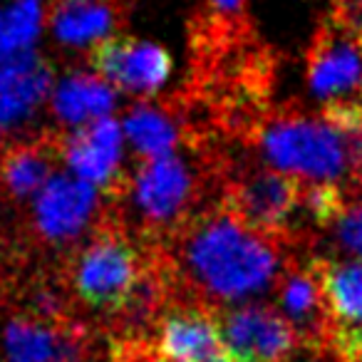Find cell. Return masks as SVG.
I'll return each mask as SVG.
<instances>
[{"label": "cell", "mask_w": 362, "mask_h": 362, "mask_svg": "<svg viewBox=\"0 0 362 362\" xmlns=\"http://www.w3.org/2000/svg\"><path fill=\"white\" fill-rule=\"evenodd\" d=\"M3 362H90V332L72 320L16 315L0 332Z\"/></svg>", "instance_id": "ba28073f"}, {"label": "cell", "mask_w": 362, "mask_h": 362, "mask_svg": "<svg viewBox=\"0 0 362 362\" xmlns=\"http://www.w3.org/2000/svg\"><path fill=\"white\" fill-rule=\"evenodd\" d=\"M117 102L115 87L90 72H72L52 85L50 107L57 122L70 127H85L112 112Z\"/></svg>", "instance_id": "2e32d148"}, {"label": "cell", "mask_w": 362, "mask_h": 362, "mask_svg": "<svg viewBox=\"0 0 362 362\" xmlns=\"http://www.w3.org/2000/svg\"><path fill=\"white\" fill-rule=\"evenodd\" d=\"M45 21L47 0H8L0 8V62L30 52Z\"/></svg>", "instance_id": "d6986e66"}, {"label": "cell", "mask_w": 362, "mask_h": 362, "mask_svg": "<svg viewBox=\"0 0 362 362\" xmlns=\"http://www.w3.org/2000/svg\"><path fill=\"white\" fill-rule=\"evenodd\" d=\"M308 362H342V360L332 350H320V352H310V360Z\"/></svg>", "instance_id": "603a6c76"}, {"label": "cell", "mask_w": 362, "mask_h": 362, "mask_svg": "<svg viewBox=\"0 0 362 362\" xmlns=\"http://www.w3.org/2000/svg\"><path fill=\"white\" fill-rule=\"evenodd\" d=\"M214 315L228 362H288L300 347L286 317L261 303L218 308Z\"/></svg>", "instance_id": "8992f818"}, {"label": "cell", "mask_w": 362, "mask_h": 362, "mask_svg": "<svg viewBox=\"0 0 362 362\" xmlns=\"http://www.w3.org/2000/svg\"><path fill=\"white\" fill-rule=\"evenodd\" d=\"M52 70L37 52H21L0 62V124L18 127L50 100Z\"/></svg>", "instance_id": "5bb4252c"}, {"label": "cell", "mask_w": 362, "mask_h": 362, "mask_svg": "<svg viewBox=\"0 0 362 362\" xmlns=\"http://www.w3.org/2000/svg\"><path fill=\"white\" fill-rule=\"evenodd\" d=\"M327 313V347L362 362V258H313Z\"/></svg>", "instance_id": "52a82bcc"}, {"label": "cell", "mask_w": 362, "mask_h": 362, "mask_svg": "<svg viewBox=\"0 0 362 362\" xmlns=\"http://www.w3.org/2000/svg\"><path fill=\"white\" fill-rule=\"evenodd\" d=\"M276 286L281 315L298 335L300 347H305L308 352L330 350L327 347V313L313 258L288 261Z\"/></svg>", "instance_id": "7c38bea8"}, {"label": "cell", "mask_w": 362, "mask_h": 362, "mask_svg": "<svg viewBox=\"0 0 362 362\" xmlns=\"http://www.w3.org/2000/svg\"><path fill=\"white\" fill-rule=\"evenodd\" d=\"M60 156L77 179L87 181L107 197L124 181L122 174V127L112 117H102L85 127L60 134Z\"/></svg>", "instance_id": "8fae6325"}, {"label": "cell", "mask_w": 362, "mask_h": 362, "mask_svg": "<svg viewBox=\"0 0 362 362\" xmlns=\"http://www.w3.org/2000/svg\"><path fill=\"white\" fill-rule=\"evenodd\" d=\"M52 35L62 45H92L117 25L115 0H55L47 8Z\"/></svg>", "instance_id": "e0dca14e"}, {"label": "cell", "mask_w": 362, "mask_h": 362, "mask_svg": "<svg viewBox=\"0 0 362 362\" xmlns=\"http://www.w3.org/2000/svg\"><path fill=\"white\" fill-rule=\"evenodd\" d=\"M206 3L221 18H233L236 13H241V8H243V0H206Z\"/></svg>", "instance_id": "7402d4cb"}, {"label": "cell", "mask_w": 362, "mask_h": 362, "mask_svg": "<svg viewBox=\"0 0 362 362\" xmlns=\"http://www.w3.org/2000/svg\"><path fill=\"white\" fill-rule=\"evenodd\" d=\"M3 132H6V127H3V124H0V136H3Z\"/></svg>", "instance_id": "cb8c5ba5"}, {"label": "cell", "mask_w": 362, "mask_h": 362, "mask_svg": "<svg viewBox=\"0 0 362 362\" xmlns=\"http://www.w3.org/2000/svg\"><path fill=\"white\" fill-rule=\"evenodd\" d=\"M330 228L337 248L352 253L355 258H362V194L357 199H350L345 211L335 218Z\"/></svg>", "instance_id": "ffe728a7"}, {"label": "cell", "mask_w": 362, "mask_h": 362, "mask_svg": "<svg viewBox=\"0 0 362 362\" xmlns=\"http://www.w3.org/2000/svg\"><path fill=\"white\" fill-rule=\"evenodd\" d=\"M112 199L129 204V214L139 223L144 243L161 246L192 218V206L199 199V179L187 159L174 151L136 166L134 174L124 176Z\"/></svg>", "instance_id": "277c9868"}, {"label": "cell", "mask_w": 362, "mask_h": 362, "mask_svg": "<svg viewBox=\"0 0 362 362\" xmlns=\"http://www.w3.org/2000/svg\"><path fill=\"white\" fill-rule=\"evenodd\" d=\"M154 263V246L134 243L117 218L102 221L70 261L72 293L90 310L119 317Z\"/></svg>", "instance_id": "3957f363"}, {"label": "cell", "mask_w": 362, "mask_h": 362, "mask_svg": "<svg viewBox=\"0 0 362 362\" xmlns=\"http://www.w3.org/2000/svg\"><path fill=\"white\" fill-rule=\"evenodd\" d=\"M159 355L166 362H228L214 310L187 303L169 308L159 322Z\"/></svg>", "instance_id": "4fadbf2b"}, {"label": "cell", "mask_w": 362, "mask_h": 362, "mask_svg": "<svg viewBox=\"0 0 362 362\" xmlns=\"http://www.w3.org/2000/svg\"><path fill=\"white\" fill-rule=\"evenodd\" d=\"M286 243L248 228L221 204L192 216L159 248L171 296L214 310L273 288L286 268Z\"/></svg>", "instance_id": "6da1fadb"}, {"label": "cell", "mask_w": 362, "mask_h": 362, "mask_svg": "<svg viewBox=\"0 0 362 362\" xmlns=\"http://www.w3.org/2000/svg\"><path fill=\"white\" fill-rule=\"evenodd\" d=\"M124 134L132 149L146 159L174 154L181 141V122L166 105L139 102L124 117Z\"/></svg>", "instance_id": "ac0fdd59"}, {"label": "cell", "mask_w": 362, "mask_h": 362, "mask_svg": "<svg viewBox=\"0 0 362 362\" xmlns=\"http://www.w3.org/2000/svg\"><path fill=\"white\" fill-rule=\"evenodd\" d=\"M253 139L268 169L310 184L345 187L347 181L362 194V139L347 136L322 117L273 115L253 127Z\"/></svg>", "instance_id": "7a4b0ae2"}, {"label": "cell", "mask_w": 362, "mask_h": 362, "mask_svg": "<svg viewBox=\"0 0 362 362\" xmlns=\"http://www.w3.org/2000/svg\"><path fill=\"white\" fill-rule=\"evenodd\" d=\"M300 197V179L256 164L228 171L221 184V206L228 214L283 243L296 241Z\"/></svg>", "instance_id": "5b68a950"}, {"label": "cell", "mask_w": 362, "mask_h": 362, "mask_svg": "<svg viewBox=\"0 0 362 362\" xmlns=\"http://www.w3.org/2000/svg\"><path fill=\"white\" fill-rule=\"evenodd\" d=\"M60 136L16 141L0 151V187L11 199H33L55 174Z\"/></svg>", "instance_id": "9a60e30c"}, {"label": "cell", "mask_w": 362, "mask_h": 362, "mask_svg": "<svg viewBox=\"0 0 362 362\" xmlns=\"http://www.w3.org/2000/svg\"><path fill=\"white\" fill-rule=\"evenodd\" d=\"M332 16H337L342 23H347L352 30L362 35V0H335Z\"/></svg>", "instance_id": "44dd1931"}, {"label": "cell", "mask_w": 362, "mask_h": 362, "mask_svg": "<svg viewBox=\"0 0 362 362\" xmlns=\"http://www.w3.org/2000/svg\"><path fill=\"white\" fill-rule=\"evenodd\" d=\"M90 65L97 77L132 95L156 92L171 72V57L156 42L136 37H105L90 50Z\"/></svg>", "instance_id": "30bf717a"}, {"label": "cell", "mask_w": 362, "mask_h": 362, "mask_svg": "<svg viewBox=\"0 0 362 362\" xmlns=\"http://www.w3.org/2000/svg\"><path fill=\"white\" fill-rule=\"evenodd\" d=\"M30 221L45 243L75 241L100 206V192L67 171H55L30 199Z\"/></svg>", "instance_id": "9c48e42d"}]
</instances>
